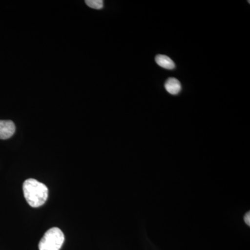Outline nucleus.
<instances>
[{
    "mask_svg": "<svg viewBox=\"0 0 250 250\" xmlns=\"http://www.w3.org/2000/svg\"><path fill=\"white\" fill-rule=\"evenodd\" d=\"M24 196L29 206L38 208L44 205L48 197V188L45 184L34 179H29L23 184Z\"/></svg>",
    "mask_w": 250,
    "mask_h": 250,
    "instance_id": "1",
    "label": "nucleus"
},
{
    "mask_svg": "<svg viewBox=\"0 0 250 250\" xmlns=\"http://www.w3.org/2000/svg\"><path fill=\"white\" fill-rule=\"evenodd\" d=\"M64 241L65 236L60 229H49L39 243V250H60Z\"/></svg>",
    "mask_w": 250,
    "mask_h": 250,
    "instance_id": "2",
    "label": "nucleus"
},
{
    "mask_svg": "<svg viewBox=\"0 0 250 250\" xmlns=\"http://www.w3.org/2000/svg\"><path fill=\"white\" fill-rule=\"evenodd\" d=\"M16 131V125L11 121H0V139H9Z\"/></svg>",
    "mask_w": 250,
    "mask_h": 250,
    "instance_id": "3",
    "label": "nucleus"
},
{
    "mask_svg": "<svg viewBox=\"0 0 250 250\" xmlns=\"http://www.w3.org/2000/svg\"><path fill=\"white\" fill-rule=\"evenodd\" d=\"M165 88L171 95H177L182 90V85L177 79L170 78L166 81Z\"/></svg>",
    "mask_w": 250,
    "mask_h": 250,
    "instance_id": "4",
    "label": "nucleus"
},
{
    "mask_svg": "<svg viewBox=\"0 0 250 250\" xmlns=\"http://www.w3.org/2000/svg\"><path fill=\"white\" fill-rule=\"evenodd\" d=\"M155 60L156 63L159 66L167 69V70H172L175 67V64H174L173 61L167 56L159 54V55L156 56Z\"/></svg>",
    "mask_w": 250,
    "mask_h": 250,
    "instance_id": "5",
    "label": "nucleus"
},
{
    "mask_svg": "<svg viewBox=\"0 0 250 250\" xmlns=\"http://www.w3.org/2000/svg\"><path fill=\"white\" fill-rule=\"evenodd\" d=\"M87 6L94 9L100 10L104 7V1L103 0H85Z\"/></svg>",
    "mask_w": 250,
    "mask_h": 250,
    "instance_id": "6",
    "label": "nucleus"
},
{
    "mask_svg": "<svg viewBox=\"0 0 250 250\" xmlns=\"http://www.w3.org/2000/svg\"><path fill=\"white\" fill-rule=\"evenodd\" d=\"M244 220H245V222H246V223L247 224V225H248V226H250V211L248 212V213H247L245 215Z\"/></svg>",
    "mask_w": 250,
    "mask_h": 250,
    "instance_id": "7",
    "label": "nucleus"
}]
</instances>
